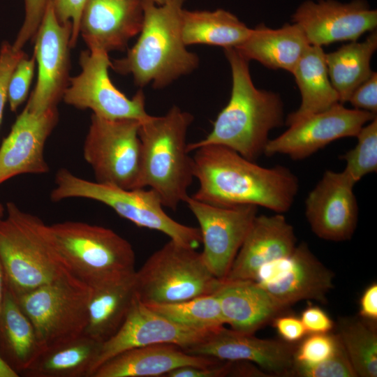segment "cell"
Masks as SVG:
<instances>
[{"mask_svg": "<svg viewBox=\"0 0 377 377\" xmlns=\"http://www.w3.org/2000/svg\"><path fill=\"white\" fill-rule=\"evenodd\" d=\"M325 55L322 47L310 45L292 72L302 100L298 109L285 120L288 126L340 103L329 77Z\"/></svg>", "mask_w": 377, "mask_h": 377, "instance_id": "cell-27", "label": "cell"}, {"mask_svg": "<svg viewBox=\"0 0 377 377\" xmlns=\"http://www.w3.org/2000/svg\"><path fill=\"white\" fill-rule=\"evenodd\" d=\"M193 161L199 186L191 197L212 205H254L283 214L299 191L298 178L288 168L261 166L226 147H199Z\"/></svg>", "mask_w": 377, "mask_h": 377, "instance_id": "cell-1", "label": "cell"}, {"mask_svg": "<svg viewBox=\"0 0 377 377\" xmlns=\"http://www.w3.org/2000/svg\"><path fill=\"white\" fill-rule=\"evenodd\" d=\"M272 322L282 339L290 343L302 339L307 333L301 319L292 315H279Z\"/></svg>", "mask_w": 377, "mask_h": 377, "instance_id": "cell-44", "label": "cell"}, {"mask_svg": "<svg viewBox=\"0 0 377 377\" xmlns=\"http://www.w3.org/2000/svg\"><path fill=\"white\" fill-rule=\"evenodd\" d=\"M360 314L364 319L374 323L377 320V284L373 283L363 292L360 300Z\"/></svg>", "mask_w": 377, "mask_h": 377, "instance_id": "cell-45", "label": "cell"}, {"mask_svg": "<svg viewBox=\"0 0 377 377\" xmlns=\"http://www.w3.org/2000/svg\"><path fill=\"white\" fill-rule=\"evenodd\" d=\"M185 202L199 223L202 258L212 273L224 280L246 237L258 207H219L188 196Z\"/></svg>", "mask_w": 377, "mask_h": 377, "instance_id": "cell-13", "label": "cell"}, {"mask_svg": "<svg viewBox=\"0 0 377 377\" xmlns=\"http://www.w3.org/2000/svg\"><path fill=\"white\" fill-rule=\"evenodd\" d=\"M228 376H269L262 369H257L251 362L231 361Z\"/></svg>", "mask_w": 377, "mask_h": 377, "instance_id": "cell-46", "label": "cell"}, {"mask_svg": "<svg viewBox=\"0 0 377 377\" xmlns=\"http://www.w3.org/2000/svg\"><path fill=\"white\" fill-rule=\"evenodd\" d=\"M300 319L309 334L328 333L334 327L332 320L317 306H308L302 311Z\"/></svg>", "mask_w": 377, "mask_h": 377, "instance_id": "cell-43", "label": "cell"}, {"mask_svg": "<svg viewBox=\"0 0 377 377\" xmlns=\"http://www.w3.org/2000/svg\"><path fill=\"white\" fill-rule=\"evenodd\" d=\"M193 116L172 106L164 115L141 121V186L149 187L163 207L175 210L185 202L193 176L186 135Z\"/></svg>", "mask_w": 377, "mask_h": 377, "instance_id": "cell-4", "label": "cell"}, {"mask_svg": "<svg viewBox=\"0 0 377 377\" xmlns=\"http://www.w3.org/2000/svg\"><path fill=\"white\" fill-rule=\"evenodd\" d=\"M87 0H50L55 15L61 24L72 23L71 47L73 48L79 37V24Z\"/></svg>", "mask_w": 377, "mask_h": 377, "instance_id": "cell-40", "label": "cell"}, {"mask_svg": "<svg viewBox=\"0 0 377 377\" xmlns=\"http://www.w3.org/2000/svg\"><path fill=\"white\" fill-rule=\"evenodd\" d=\"M140 123L91 114L83 156L96 182L126 189L142 188Z\"/></svg>", "mask_w": 377, "mask_h": 377, "instance_id": "cell-10", "label": "cell"}, {"mask_svg": "<svg viewBox=\"0 0 377 377\" xmlns=\"http://www.w3.org/2000/svg\"><path fill=\"white\" fill-rule=\"evenodd\" d=\"M376 49L377 32L374 30L363 42L352 41L325 54L329 77L341 103L348 101L354 91L374 72L370 61Z\"/></svg>", "mask_w": 377, "mask_h": 377, "instance_id": "cell-31", "label": "cell"}, {"mask_svg": "<svg viewBox=\"0 0 377 377\" xmlns=\"http://www.w3.org/2000/svg\"><path fill=\"white\" fill-rule=\"evenodd\" d=\"M91 292V287L67 274L13 297L33 324L43 350L84 333Z\"/></svg>", "mask_w": 377, "mask_h": 377, "instance_id": "cell-9", "label": "cell"}, {"mask_svg": "<svg viewBox=\"0 0 377 377\" xmlns=\"http://www.w3.org/2000/svg\"><path fill=\"white\" fill-rule=\"evenodd\" d=\"M80 73L70 77L62 100L79 110H91L94 114L108 119H148L145 97L140 89L128 98L112 82L108 69L112 61L108 53L84 50L79 59Z\"/></svg>", "mask_w": 377, "mask_h": 377, "instance_id": "cell-11", "label": "cell"}, {"mask_svg": "<svg viewBox=\"0 0 377 377\" xmlns=\"http://www.w3.org/2000/svg\"><path fill=\"white\" fill-rule=\"evenodd\" d=\"M20 375L3 359L0 355V377H18Z\"/></svg>", "mask_w": 377, "mask_h": 377, "instance_id": "cell-47", "label": "cell"}, {"mask_svg": "<svg viewBox=\"0 0 377 377\" xmlns=\"http://www.w3.org/2000/svg\"><path fill=\"white\" fill-rule=\"evenodd\" d=\"M185 1L158 5L142 0L144 20L139 37L124 57L111 61L110 68L131 75L138 87L151 84L154 89L165 87L195 70L199 57L186 49L181 33Z\"/></svg>", "mask_w": 377, "mask_h": 377, "instance_id": "cell-3", "label": "cell"}, {"mask_svg": "<svg viewBox=\"0 0 377 377\" xmlns=\"http://www.w3.org/2000/svg\"><path fill=\"white\" fill-rule=\"evenodd\" d=\"M151 1L158 5H163L170 1L171 0H151Z\"/></svg>", "mask_w": 377, "mask_h": 377, "instance_id": "cell-50", "label": "cell"}, {"mask_svg": "<svg viewBox=\"0 0 377 377\" xmlns=\"http://www.w3.org/2000/svg\"><path fill=\"white\" fill-rule=\"evenodd\" d=\"M6 289V282L4 270L0 260V310L3 302L5 292Z\"/></svg>", "mask_w": 377, "mask_h": 377, "instance_id": "cell-48", "label": "cell"}, {"mask_svg": "<svg viewBox=\"0 0 377 377\" xmlns=\"http://www.w3.org/2000/svg\"><path fill=\"white\" fill-rule=\"evenodd\" d=\"M338 335L357 376H377V334L374 327L357 318H341Z\"/></svg>", "mask_w": 377, "mask_h": 377, "instance_id": "cell-32", "label": "cell"}, {"mask_svg": "<svg viewBox=\"0 0 377 377\" xmlns=\"http://www.w3.org/2000/svg\"><path fill=\"white\" fill-rule=\"evenodd\" d=\"M214 293L226 324L242 333L253 334L284 310L252 280H223Z\"/></svg>", "mask_w": 377, "mask_h": 377, "instance_id": "cell-24", "label": "cell"}, {"mask_svg": "<svg viewBox=\"0 0 377 377\" xmlns=\"http://www.w3.org/2000/svg\"><path fill=\"white\" fill-rule=\"evenodd\" d=\"M36 59L25 54L14 68L8 85L7 101L12 112H15L27 97L34 77Z\"/></svg>", "mask_w": 377, "mask_h": 377, "instance_id": "cell-37", "label": "cell"}, {"mask_svg": "<svg viewBox=\"0 0 377 377\" xmlns=\"http://www.w3.org/2000/svg\"><path fill=\"white\" fill-rule=\"evenodd\" d=\"M295 348L284 341L264 339L224 326L184 350L223 361H246L272 374H293Z\"/></svg>", "mask_w": 377, "mask_h": 377, "instance_id": "cell-21", "label": "cell"}, {"mask_svg": "<svg viewBox=\"0 0 377 377\" xmlns=\"http://www.w3.org/2000/svg\"><path fill=\"white\" fill-rule=\"evenodd\" d=\"M283 309L303 300L325 303L332 288L333 273L305 243L288 257L263 265L254 279Z\"/></svg>", "mask_w": 377, "mask_h": 377, "instance_id": "cell-15", "label": "cell"}, {"mask_svg": "<svg viewBox=\"0 0 377 377\" xmlns=\"http://www.w3.org/2000/svg\"><path fill=\"white\" fill-rule=\"evenodd\" d=\"M296 240L283 214L257 215L224 280L254 281L263 265L289 256Z\"/></svg>", "mask_w": 377, "mask_h": 377, "instance_id": "cell-22", "label": "cell"}, {"mask_svg": "<svg viewBox=\"0 0 377 377\" xmlns=\"http://www.w3.org/2000/svg\"><path fill=\"white\" fill-rule=\"evenodd\" d=\"M144 20L142 0H87L79 36L89 51H124L138 35Z\"/></svg>", "mask_w": 377, "mask_h": 377, "instance_id": "cell-20", "label": "cell"}, {"mask_svg": "<svg viewBox=\"0 0 377 377\" xmlns=\"http://www.w3.org/2000/svg\"><path fill=\"white\" fill-rule=\"evenodd\" d=\"M135 274L92 288L85 335L103 343L117 333L135 295Z\"/></svg>", "mask_w": 377, "mask_h": 377, "instance_id": "cell-26", "label": "cell"}, {"mask_svg": "<svg viewBox=\"0 0 377 377\" xmlns=\"http://www.w3.org/2000/svg\"><path fill=\"white\" fill-rule=\"evenodd\" d=\"M101 344L83 334L42 350L22 375L27 377H91Z\"/></svg>", "mask_w": 377, "mask_h": 377, "instance_id": "cell-29", "label": "cell"}, {"mask_svg": "<svg viewBox=\"0 0 377 377\" xmlns=\"http://www.w3.org/2000/svg\"><path fill=\"white\" fill-rule=\"evenodd\" d=\"M356 145L341 156L343 171L355 182L377 170V117L364 125L356 135Z\"/></svg>", "mask_w": 377, "mask_h": 377, "instance_id": "cell-34", "label": "cell"}, {"mask_svg": "<svg viewBox=\"0 0 377 377\" xmlns=\"http://www.w3.org/2000/svg\"><path fill=\"white\" fill-rule=\"evenodd\" d=\"M340 341L338 334H311L295 349L294 363L302 364L319 363L334 354Z\"/></svg>", "mask_w": 377, "mask_h": 377, "instance_id": "cell-36", "label": "cell"}, {"mask_svg": "<svg viewBox=\"0 0 377 377\" xmlns=\"http://www.w3.org/2000/svg\"><path fill=\"white\" fill-rule=\"evenodd\" d=\"M48 230L67 270L92 288L135 272L132 245L110 228L68 221Z\"/></svg>", "mask_w": 377, "mask_h": 377, "instance_id": "cell-6", "label": "cell"}, {"mask_svg": "<svg viewBox=\"0 0 377 377\" xmlns=\"http://www.w3.org/2000/svg\"><path fill=\"white\" fill-rule=\"evenodd\" d=\"M42 349L34 327L6 286L0 310V355L20 376Z\"/></svg>", "mask_w": 377, "mask_h": 377, "instance_id": "cell-28", "label": "cell"}, {"mask_svg": "<svg viewBox=\"0 0 377 377\" xmlns=\"http://www.w3.org/2000/svg\"><path fill=\"white\" fill-rule=\"evenodd\" d=\"M348 101L355 109L376 114L377 74L376 72H373L371 76L354 91Z\"/></svg>", "mask_w": 377, "mask_h": 377, "instance_id": "cell-41", "label": "cell"}, {"mask_svg": "<svg viewBox=\"0 0 377 377\" xmlns=\"http://www.w3.org/2000/svg\"><path fill=\"white\" fill-rule=\"evenodd\" d=\"M356 183L343 170H327L305 200V216L311 230L328 241L350 239L356 229L358 205Z\"/></svg>", "mask_w": 377, "mask_h": 377, "instance_id": "cell-17", "label": "cell"}, {"mask_svg": "<svg viewBox=\"0 0 377 377\" xmlns=\"http://www.w3.org/2000/svg\"><path fill=\"white\" fill-rule=\"evenodd\" d=\"M54 182L55 186L50 193L53 202L74 198L98 201L140 228L161 232L170 239L194 249L202 243L199 228L188 226L172 219L164 211L158 195L150 188L126 189L91 182L66 168L57 171Z\"/></svg>", "mask_w": 377, "mask_h": 377, "instance_id": "cell-7", "label": "cell"}, {"mask_svg": "<svg viewBox=\"0 0 377 377\" xmlns=\"http://www.w3.org/2000/svg\"><path fill=\"white\" fill-rule=\"evenodd\" d=\"M217 330L193 329L175 323L150 309L135 294L119 330L101 344L92 375L104 362L126 350L157 343L175 344L185 350L201 343Z\"/></svg>", "mask_w": 377, "mask_h": 377, "instance_id": "cell-16", "label": "cell"}, {"mask_svg": "<svg viewBox=\"0 0 377 377\" xmlns=\"http://www.w3.org/2000/svg\"><path fill=\"white\" fill-rule=\"evenodd\" d=\"M231 361H223L207 367L184 366L169 371L165 377H223L228 376Z\"/></svg>", "mask_w": 377, "mask_h": 377, "instance_id": "cell-42", "label": "cell"}, {"mask_svg": "<svg viewBox=\"0 0 377 377\" xmlns=\"http://www.w3.org/2000/svg\"><path fill=\"white\" fill-rule=\"evenodd\" d=\"M5 207L6 216L0 219V260L13 295L71 274L52 243L48 225L15 202Z\"/></svg>", "mask_w": 377, "mask_h": 377, "instance_id": "cell-5", "label": "cell"}, {"mask_svg": "<svg viewBox=\"0 0 377 377\" xmlns=\"http://www.w3.org/2000/svg\"><path fill=\"white\" fill-rule=\"evenodd\" d=\"M249 29L235 15L223 9L214 11L183 9L181 18L182 40L187 46L204 44L237 48L249 36Z\"/></svg>", "mask_w": 377, "mask_h": 377, "instance_id": "cell-30", "label": "cell"}, {"mask_svg": "<svg viewBox=\"0 0 377 377\" xmlns=\"http://www.w3.org/2000/svg\"><path fill=\"white\" fill-rule=\"evenodd\" d=\"M293 374L302 377L357 376L341 341L334 354L319 363L315 364L293 363Z\"/></svg>", "mask_w": 377, "mask_h": 377, "instance_id": "cell-35", "label": "cell"}, {"mask_svg": "<svg viewBox=\"0 0 377 377\" xmlns=\"http://www.w3.org/2000/svg\"><path fill=\"white\" fill-rule=\"evenodd\" d=\"M223 360L192 355L179 346L157 343L123 351L101 364L92 377L165 376L184 366L207 367Z\"/></svg>", "mask_w": 377, "mask_h": 377, "instance_id": "cell-23", "label": "cell"}, {"mask_svg": "<svg viewBox=\"0 0 377 377\" xmlns=\"http://www.w3.org/2000/svg\"><path fill=\"white\" fill-rule=\"evenodd\" d=\"M26 54L22 50H15L7 41L1 43L0 48V126L4 107L7 101V90L10 75L18 61Z\"/></svg>", "mask_w": 377, "mask_h": 377, "instance_id": "cell-39", "label": "cell"}, {"mask_svg": "<svg viewBox=\"0 0 377 377\" xmlns=\"http://www.w3.org/2000/svg\"><path fill=\"white\" fill-rule=\"evenodd\" d=\"M57 107L36 114L25 106L0 146V185L22 174H44L45 142L59 121Z\"/></svg>", "mask_w": 377, "mask_h": 377, "instance_id": "cell-19", "label": "cell"}, {"mask_svg": "<svg viewBox=\"0 0 377 377\" xmlns=\"http://www.w3.org/2000/svg\"><path fill=\"white\" fill-rule=\"evenodd\" d=\"M145 304L168 320L187 327L217 330L226 324L215 293L173 303Z\"/></svg>", "mask_w": 377, "mask_h": 377, "instance_id": "cell-33", "label": "cell"}, {"mask_svg": "<svg viewBox=\"0 0 377 377\" xmlns=\"http://www.w3.org/2000/svg\"><path fill=\"white\" fill-rule=\"evenodd\" d=\"M232 73V91L228 104L219 113L210 133L187 145L188 152L207 145L231 149L251 161L263 154L269 132L284 124L283 105L274 92L257 89L249 62L237 49H224Z\"/></svg>", "mask_w": 377, "mask_h": 377, "instance_id": "cell-2", "label": "cell"}, {"mask_svg": "<svg viewBox=\"0 0 377 377\" xmlns=\"http://www.w3.org/2000/svg\"><path fill=\"white\" fill-rule=\"evenodd\" d=\"M376 117L372 112L348 109L338 103L289 126L282 134L268 141L264 154H282L295 161L303 160L333 141L356 137Z\"/></svg>", "mask_w": 377, "mask_h": 377, "instance_id": "cell-14", "label": "cell"}, {"mask_svg": "<svg viewBox=\"0 0 377 377\" xmlns=\"http://www.w3.org/2000/svg\"><path fill=\"white\" fill-rule=\"evenodd\" d=\"M310 45L295 23L273 29L264 24L252 29L248 38L237 49L249 61H258L272 69L292 73Z\"/></svg>", "mask_w": 377, "mask_h": 377, "instance_id": "cell-25", "label": "cell"}, {"mask_svg": "<svg viewBox=\"0 0 377 377\" xmlns=\"http://www.w3.org/2000/svg\"><path fill=\"white\" fill-rule=\"evenodd\" d=\"M222 281L201 253L170 239L135 271V290L144 304L173 303L213 294Z\"/></svg>", "mask_w": 377, "mask_h": 377, "instance_id": "cell-8", "label": "cell"}, {"mask_svg": "<svg viewBox=\"0 0 377 377\" xmlns=\"http://www.w3.org/2000/svg\"><path fill=\"white\" fill-rule=\"evenodd\" d=\"M50 0H24V19L12 45L15 50H22L29 40L33 41Z\"/></svg>", "mask_w": 377, "mask_h": 377, "instance_id": "cell-38", "label": "cell"}, {"mask_svg": "<svg viewBox=\"0 0 377 377\" xmlns=\"http://www.w3.org/2000/svg\"><path fill=\"white\" fill-rule=\"evenodd\" d=\"M72 23L61 24L50 2L32 42L38 65V79L26 104L40 114L57 107L68 86Z\"/></svg>", "mask_w": 377, "mask_h": 377, "instance_id": "cell-12", "label": "cell"}, {"mask_svg": "<svg viewBox=\"0 0 377 377\" xmlns=\"http://www.w3.org/2000/svg\"><path fill=\"white\" fill-rule=\"evenodd\" d=\"M311 45L355 41L377 26V11L364 0L341 3L335 0L306 1L293 15Z\"/></svg>", "mask_w": 377, "mask_h": 377, "instance_id": "cell-18", "label": "cell"}, {"mask_svg": "<svg viewBox=\"0 0 377 377\" xmlns=\"http://www.w3.org/2000/svg\"><path fill=\"white\" fill-rule=\"evenodd\" d=\"M6 212V207L0 201V219L4 216Z\"/></svg>", "mask_w": 377, "mask_h": 377, "instance_id": "cell-49", "label": "cell"}]
</instances>
